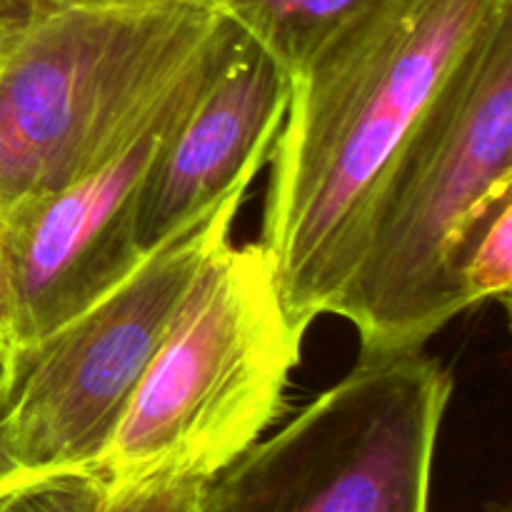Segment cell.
Instances as JSON below:
<instances>
[{
  "instance_id": "cell-1",
  "label": "cell",
  "mask_w": 512,
  "mask_h": 512,
  "mask_svg": "<svg viewBox=\"0 0 512 512\" xmlns=\"http://www.w3.org/2000/svg\"><path fill=\"white\" fill-rule=\"evenodd\" d=\"M508 10L512 0H380L290 75L258 243L300 333L333 315L395 158L455 63Z\"/></svg>"
},
{
  "instance_id": "cell-2",
  "label": "cell",
  "mask_w": 512,
  "mask_h": 512,
  "mask_svg": "<svg viewBox=\"0 0 512 512\" xmlns=\"http://www.w3.org/2000/svg\"><path fill=\"white\" fill-rule=\"evenodd\" d=\"M512 190V10L455 63L370 208L333 315L360 350L425 348L463 310L460 260Z\"/></svg>"
},
{
  "instance_id": "cell-3",
  "label": "cell",
  "mask_w": 512,
  "mask_h": 512,
  "mask_svg": "<svg viewBox=\"0 0 512 512\" xmlns=\"http://www.w3.org/2000/svg\"><path fill=\"white\" fill-rule=\"evenodd\" d=\"M303 335L260 243H220L200 265L103 458L113 488L210 483L288 413Z\"/></svg>"
},
{
  "instance_id": "cell-4",
  "label": "cell",
  "mask_w": 512,
  "mask_h": 512,
  "mask_svg": "<svg viewBox=\"0 0 512 512\" xmlns=\"http://www.w3.org/2000/svg\"><path fill=\"white\" fill-rule=\"evenodd\" d=\"M220 20L203 0L60 3L0 45V213L118 155Z\"/></svg>"
},
{
  "instance_id": "cell-5",
  "label": "cell",
  "mask_w": 512,
  "mask_h": 512,
  "mask_svg": "<svg viewBox=\"0 0 512 512\" xmlns=\"http://www.w3.org/2000/svg\"><path fill=\"white\" fill-rule=\"evenodd\" d=\"M238 188L0 370V483L95 468L200 265L230 240Z\"/></svg>"
},
{
  "instance_id": "cell-6",
  "label": "cell",
  "mask_w": 512,
  "mask_h": 512,
  "mask_svg": "<svg viewBox=\"0 0 512 512\" xmlns=\"http://www.w3.org/2000/svg\"><path fill=\"white\" fill-rule=\"evenodd\" d=\"M455 380L425 348L365 353L208 483V512H430Z\"/></svg>"
},
{
  "instance_id": "cell-7",
  "label": "cell",
  "mask_w": 512,
  "mask_h": 512,
  "mask_svg": "<svg viewBox=\"0 0 512 512\" xmlns=\"http://www.w3.org/2000/svg\"><path fill=\"white\" fill-rule=\"evenodd\" d=\"M220 20L203 58L168 90L118 155L55 193L0 213V255L15 305V348L40 338L108 293L145 258L135 243L138 193L175 120L208 75Z\"/></svg>"
},
{
  "instance_id": "cell-8",
  "label": "cell",
  "mask_w": 512,
  "mask_h": 512,
  "mask_svg": "<svg viewBox=\"0 0 512 512\" xmlns=\"http://www.w3.org/2000/svg\"><path fill=\"white\" fill-rule=\"evenodd\" d=\"M288 100L290 75L225 18L203 85L175 120L140 185V253L158 248L233 190L250 188L270 160Z\"/></svg>"
},
{
  "instance_id": "cell-9",
  "label": "cell",
  "mask_w": 512,
  "mask_h": 512,
  "mask_svg": "<svg viewBox=\"0 0 512 512\" xmlns=\"http://www.w3.org/2000/svg\"><path fill=\"white\" fill-rule=\"evenodd\" d=\"M0 512H208V483L113 488L98 468L60 470L0 483Z\"/></svg>"
},
{
  "instance_id": "cell-10",
  "label": "cell",
  "mask_w": 512,
  "mask_h": 512,
  "mask_svg": "<svg viewBox=\"0 0 512 512\" xmlns=\"http://www.w3.org/2000/svg\"><path fill=\"white\" fill-rule=\"evenodd\" d=\"M233 20L288 75L303 70L380 0H203Z\"/></svg>"
},
{
  "instance_id": "cell-11",
  "label": "cell",
  "mask_w": 512,
  "mask_h": 512,
  "mask_svg": "<svg viewBox=\"0 0 512 512\" xmlns=\"http://www.w3.org/2000/svg\"><path fill=\"white\" fill-rule=\"evenodd\" d=\"M460 290L468 308L512 295V195L500 200L480 223L460 260Z\"/></svg>"
},
{
  "instance_id": "cell-12",
  "label": "cell",
  "mask_w": 512,
  "mask_h": 512,
  "mask_svg": "<svg viewBox=\"0 0 512 512\" xmlns=\"http://www.w3.org/2000/svg\"><path fill=\"white\" fill-rule=\"evenodd\" d=\"M60 3L63 0H0V45L23 33L30 23Z\"/></svg>"
},
{
  "instance_id": "cell-13",
  "label": "cell",
  "mask_w": 512,
  "mask_h": 512,
  "mask_svg": "<svg viewBox=\"0 0 512 512\" xmlns=\"http://www.w3.org/2000/svg\"><path fill=\"white\" fill-rule=\"evenodd\" d=\"M15 305L13 293H10L8 273H5L3 255H0V370L8 363L10 353L15 350Z\"/></svg>"
},
{
  "instance_id": "cell-14",
  "label": "cell",
  "mask_w": 512,
  "mask_h": 512,
  "mask_svg": "<svg viewBox=\"0 0 512 512\" xmlns=\"http://www.w3.org/2000/svg\"><path fill=\"white\" fill-rule=\"evenodd\" d=\"M70 5H93V8H108V5H145V3H163V0H63Z\"/></svg>"
},
{
  "instance_id": "cell-15",
  "label": "cell",
  "mask_w": 512,
  "mask_h": 512,
  "mask_svg": "<svg viewBox=\"0 0 512 512\" xmlns=\"http://www.w3.org/2000/svg\"><path fill=\"white\" fill-rule=\"evenodd\" d=\"M488 512H510L508 508H505V505H500V508H490Z\"/></svg>"
}]
</instances>
